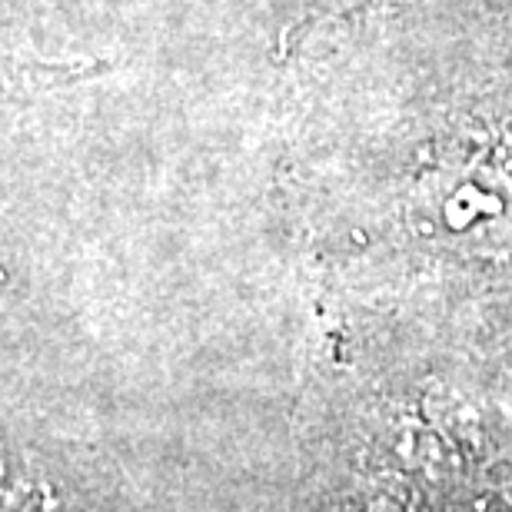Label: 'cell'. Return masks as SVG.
<instances>
[{
    "instance_id": "cell-2",
    "label": "cell",
    "mask_w": 512,
    "mask_h": 512,
    "mask_svg": "<svg viewBox=\"0 0 512 512\" xmlns=\"http://www.w3.org/2000/svg\"><path fill=\"white\" fill-rule=\"evenodd\" d=\"M34 486L27 473H20L0 453V512H34Z\"/></svg>"
},
{
    "instance_id": "cell-1",
    "label": "cell",
    "mask_w": 512,
    "mask_h": 512,
    "mask_svg": "<svg viewBox=\"0 0 512 512\" xmlns=\"http://www.w3.org/2000/svg\"><path fill=\"white\" fill-rule=\"evenodd\" d=\"M94 70H100V64H24V60L0 57V97L74 84V80L94 74Z\"/></svg>"
}]
</instances>
